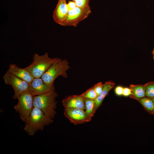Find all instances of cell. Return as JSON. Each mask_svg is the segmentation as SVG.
Returning a JSON list of instances; mask_svg holds the SVG:
<instances>
[{"label":"cell","instance_id":"obj_1","mask_svg":"<svg viewBox=\"0 0 154 154\" xmlns=\"http://www.w3.org/2000/svg\"><path fill=\"white\" fill-rule=\"evenodd\" d=\"M53 121V119L47 117L40 109L34 107L25 122L24 130L29 135H33L37 131L43 130L45 126L48 125Z\"/></svg>","mask_w":154,"mask_h":154},{"label":"cell","instance_id":"obj_2","mask_svg":"<svg viewBox=\"0 0 154 154\" xmlns=\"http://www.w3.org/2000/svg\"><path fill=\"white\" fill-rule=\"evenodd\" d=\"M57 96L55 89L44 94L34 96L33 106L40 109L46 116L53 119L56 113L55 110L57 102L56 99Z\"/></svg>","mask_w":154,"mask_h":154},{"label":"cell","instance_id":"obj_3","mask_svg":"<svg viewBox=\"0 0 154 154\" xmlns=\"http://www.w3.org/2000/svg\"><path fill=\"white\" fill-rule=\"evenodd\" d=\"M69 63L66 59L57 58L41 78L45 83L51 86L54 84V80L59 76L67 78V71L70 68Z\"/></svg>","mask_w":154,"mask_h":154},{"label":"cell","instance_id":"obj_4","mask_svg":"<svg viewBox=\"0 0 154 154\" xmlns=\"http://www.w3.org/2000/svg\"><path fill=\"white\" fill-rule=\"evenodd\" d=\"M57 58H50L47 52L42 55L35 54L32 62L25 68L35 78H41Z\"/></svg>","mask_w":154,"mask_h":154},{"label":"cell","instance_id":"obj_5","mask_svg":"<svg viewBox=\"0 0 154 154\" xmlns=\"http://www.w3.org/2000/svg\"><path fill=\"white\" fill-rule=\"evenodd\" d=\"M34 97L27 91L23 92L19 97L18 103L14 107L15 109L19 113L20 119L25 122L34 107Z\"/></svg>","mask_w":154,"mask_h":154},{"label":"cell","instance_id":"obj_6","mask_svg":"<svg viewBox=\"0 0 154 154\" xmlns=\"http://www.w3.org/2000/svg\"><path fill=\"white\" fill-rule=\"evenodd\" d=\"M91 12L89 6L85 8L76 6L68 11L66 19L61 25L76 27L80 22L87 18Z\"/></svg>","mask_w":154,"mask_h":154},{"label":"cell","instance_id":"obj_7","mask_svg":"<svg viewBox=\"0 0 154 154\" xmlns=\"http://www.w3.org/2000/svg\"><path fill=\"white\" fill-rule=\"evenodd\" d=\"M4 81L6 84L12 86L14 93L13 98L18 99L23 93L27 91L29 84L7 71L3 76Z\"/></svg>","mask_w":154,"mask_h":154},{"label":"cell","instance_id":"obj_8","mask_svg":"<svg viewBox=\"0 0 154 154\" xmlns=\"http://www.w3.org/2000/svg\"><path fill=\"white\" fill-rule=\"evenodd\" d=\"M64 114L71 123L75 125L87 123L91 120L85 110L80 109L64 108Z\"/></svg>","mask_w":154,"mask_h":154},{"label":"cell","instance_id":"obj_9","mask_svg":"<svg viewBox=\"0 0 154 154\" xmlns=\"http://www.w3.org/2000/svg\"><path fill=\"white\" fill-rule=\"evenodd\" d=\"M55 89L54 84L49 86L41 78H35L30 84L27 91L34 96L41 95Z\"/></svg>","mask_w":154,"mask_h":154},{"label":"cell","instance_id":"obj_10","mask_svg":"<svg viewBox=\"0 0 154 154\" xmlns=\"http://www.w3.org/2000/svg\"><path fill=\"white\" fill-rule=\"evenodd\" d=\"M66 0H58L53 12V18L54 21L60 25L65 20L69 11Z\"/></svg>","mask_w":154,"mask_h":154},{"label":"cell","instance_id":"obj_11","mask_svg":"<svg viewBox=\"0 0 154 154\" xmlns=\"http://www.w3.org/2000/svg\"><path fill=\"white\" fill-rule=\"evenodd\" d=\"M20 79L30 83L35 77L26 68H21L14 64H11L7 71Z\"/></svg>","mask_w":154,"mask_h":154},{"label":"cell","instance_id":"obj_12","mask_svg":"<svg viewBox=\"0 0 154 154\" xmlns=\"http://www.w3.org/2000/svg\"><path fill=\"white\" fill-rule=\"evenodd\" d=\"M64 108H76L85 110L84 98L82 94L73 95L64 98L62 101Z\"/></svg>","mask_w":154,"mask_h":154},{"label":"cell","instance_id":"obj_13","mask_svg":"<svg viewBox=\"0 0 154 154\" xmlns=\"http://www.w3.org/2000/svg\"><path fill=\"white\" fill-rule=\"evenodd\" d=\"M115 84L112 80L106 82L104 84L102 92L95 100L96 111L101 106L104 98L108 95L110 91L114 88Z\"/></svg>","mask_w":154,"mask_h":154},{"label":"cell","instance_id":"obj_14","mask_svg":"<svg viewBox=\"0 0 154 154\" xmlns=\"http://www.w3.org/2000/svg\"><path fill=\"white\" fill-rule=\"evenodd\" d=\"M129 88L131 91V94L129 96L132 99H136L145 96V88L144 85L131 84Z\"/></svg>","mask_w":154,"mask_h":154},{"label":"cell","instance_id":"obj_15","mask_svg":"<svg viewBox=\"0 0 154 154\" xmlns=\"http://www.w3.org/2000/svg\"><path fill=\"white\" fill-rule=\"evenodd\" d=\"M135 100L140 103L148 113L151 115L154 114V103L151 99L145 96Z\"/></svg>","mask_w":154,"mask_h":154},{"label":"cell","instance_id":"obj_16","mask_svg":"<svg viewBox=\"0 0 154 154\" xmlns=\"http://www.w3.org/2000/svg\"><path fill=\"white\" fill-rule=\"evenodd\" d=\"M85 112L88 116L92 119L96 112L95 100L84 98Z\"/></svg>","mask_w":154,"mask_h":154},{"label":"cell","instance_id":"obj_17","mask_svg":"<svg viewBox=\"0 0 154 154\" xmlns=\"http://www.w3.org/2000/svg\"><path fill=\"white\" fill-rule=\"evenodd\" d=\"M144 85L145 96L151 99L154 98V82H149Z\"/></svg>","mask_w":154,"mask_h":154},{"label":"cell","instance_id":"obj_18","mask_svg":"<svg viewBox=\"0 0 154 154\" xmlns=\"http://www.w3.org/2000/svg\"><path fill=\"white\" fill-rule=\"evenodd\" d=\"M84 98L95 100L98 96L94 88L92 86L82 94Z\"/></svg>","mask_w":154,"mask_h":154},{"label":"cell","instance_id":"obj_19","mask_svg":"<svg viewBox=\"0 0 154 154\" xmlns=\"http://www.w3.org/2000/svg\"><path fill=\"white\" fill-rule=\"evenodd\" d=\"M90 0H75V2L76 6L85 8L89 6Z\"/></svg>","mask_w":154,"mask_h":154},{"label":"cell","instance_id":"obj_20","mask_svg":"<svg viewBox=\"0 0 154 154\" xmlns=\"http://www.w3.org/2000/svg\"><path fill=\"white\" fill-rule=\"evenodd\" d=\"M103 86L104 84L102 82L98 83L93 86L98 96L102 92Z\"/></svg>","mask_w":154,"mask_h":154},{"label":"cell","instance_id":"obj_21","mask_svg":"<svg viewBox=\"0 0 154 154\" xmlns=\"http://www.w3.org/2000/svg\"><path fill=\"white\" fill-rule=\"evenodd\" d=\"M123 88L121 86H117L115 89V92L117 96L123 95Z\"/></svg>","mask_w":154,"mask_h":154},{"label":"cell","instance_id":"obj_22","mask_svg":"<svg viewBox=\"0 0 154 154\" xmlns=\"http://www.w3.org/2000/svg\"><path fill=\"white\" fill-rule=\"evenodd\" d=\"M131 94V91L130 88H123V95L124 96H130Z\"/></svg>","mask_w":154,"mask_h":154},{"label":"cell","instance_id":"obj_23","mask_svg":"<svg viewBox=\"0 0 154 154\" xmlns=\"http://www.w3.org/2000/svg\"><path fill=\"white\" fill-rule=\"evenodd\" d=\"M67 6L68 11L72 10L76 7L75 2L71 1H69L67 3Z\"/></svg>","mask_w":154,"mask_h":154},{"label":"cell","instance_id":"obj_24","mask_svg":"<svg viewBox=\"0 0 154 154\" xmlns=\"http://www.w3.org/2000/svg\"><path fill=\"white\" fill-rule=\"evenodd\" d=\"M152 54L153 56V58L154 60V47L153 51L152 52Z\"/></svg>","mask_w":154,"mask_h":154},{"label":"cell","instance_id":"obj_25","mask_svg":"<svg viewBox=\"0 0 154 154\" xmlns=\"http://www.w3.org/2000/svg\"><path fill=\"white\" fill-rule=\"evenodd\" d=\"M151 99L153 100V102L154 103V98Z\"/></svg>","mask_w":154,"mask_h":154},{"label":"cell","instance_id":"obj_26","mask_svg":"<svg viewBox=\"0 0 154 154\" xmlns=\"http://www.w3.org/2000/svg\"><path fill=\"white\" fill-rule=\"evenodd\" d=\"M72 0L74 1H75V0Z\"/></svg>","mask_w":154,"mask_h":154}]
</instances>
